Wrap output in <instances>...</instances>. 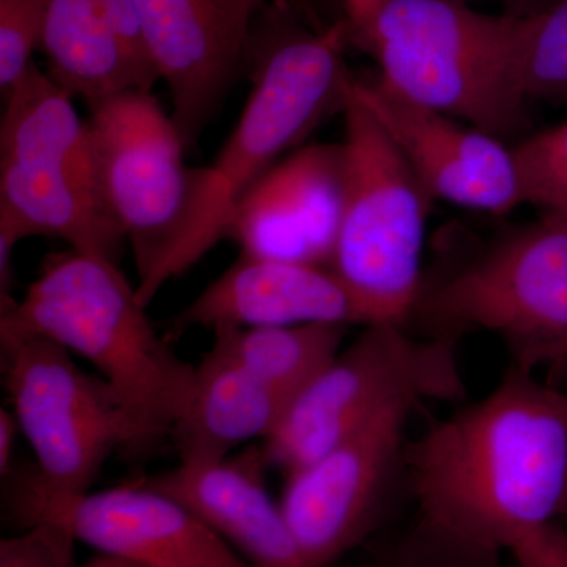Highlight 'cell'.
I'll list each match as a JSON object with an SVG mask.
<instances>
[{"instance_id":"11","label":"cell","mask_w":567,"mask_h":567,"mask_svg":"<svg viewBox=\"0 0 567 567\" xmlns=\"http://www.w3.org/2000/svg\"><path fill=\"white\" fill-rule=\"evenodd\" d=\"M353 89L432 200L494 215L522 205L513 148L502 140L405 99L380 78Z\"/></svg>"},{"instance_id":"4","label":"cell","mask_w":567,"mask_h":567,"mask_svg":"<svg viewBox=\"0 0 567 567\" xmlns=\"http://www.w3.org/2000/svg\"><path fill=\"white\" fill-rule=\"evenodd\" d=\"M347 14L380 80L405 99L498 140L524 125L528 102L513 73L517 14L457 0H347Z\"/></svg>"},{"instance_id":"24","label":"cell","mask_w":567,"mask_h":567,"mask_svg":"<svg viewBox=\"0 0 567 567\" xmlns=\"http://www.w3.org/2000/svg\"><path fill=\"white\" fill-rule=\"evenodd\" d=\"M522 204L567 210V121L513 148Z\"/></svg>"},{"instance_id":"13","label":"cell","mask_w":567,"mask_h":567,"mask_svg":"<svg viewBox=\"0 0 567 567\" xmlns=\"http://www.w3.org/2000/svg\"><path fill=\"white\" fill-rule=\"evenodd\" d=\"M142 31L186 148L219 106L260 0H136Z\"/></svg>"},{"instance_id":"29","label":"cell","mask_w":567,"mask_h":567,"mask_svg":"<svg viewBox=\"0 0 567 567\" xmlns=\"http://www.w3.org/2000/svg\"><path fill=\"white\" fill-rule=\"evenodd\" d=\"M546 371L547 380L563 386V382L567 380V346L547 364Z\"/></svg>"},{"instance_id":"26","label":"cell","mask_w":567,"mask_h":567,"mask_svg":"<svg viewBox=\"0 0 567 567\" xmlns=\"http://www.w3.org/2000/svg\"><path fill=\"white\" fill-rule=\"evenodd\" d=\"M78 539L59 522H40L0 540V567H78Z\"/></svg>"},{"instance_id":"8","label":"cell","mask_w":567,"mask_h":567,"mask_svg":"<svg viewBox=\"0 0 567 567\" xmlns=\"http://www.w3.org/2000/svg\"><path fill=\"white\" fill-rule=\"evenodd\" d=\"M465 394L457 344L417 336L404 324H368L295 395L260 454L265 465L289 476L388 410Z\"/></svg>"},{"instance_id":"30","label":"cell","mask_w":567,"mask_h":567,"mask_svg":"<svg viewBox=\"0 0 567 567\" xmlns=\"http://www.w3.org/2000/svg\"><path fill=\"white\" fill-rule=\"evenodd\" d=\"M87 567H142L134 565V563L125 561V559H118L114 557H100L95 559V561L91 563Z\"/></svg>"},{"instance_id":"12","label":"cell","mask_w":567,"mask_h":567,"mask_svg":"<svg viewBox=\"0 0 567 567\" xmlns=\"http://www.w3.org/2000/svg\"><path fill=\"white\" fill-rule=\"evenodd\" d=\"M346 192L342 142L306 145L238 197L229 237L244 248L241 256L330 267Z\"/></svg>"},{"instance_id":"25","label":"cell","mask_w":567,"mask_h":567,"mask_svg":"<svg viewBox=\"0 0 567 567\" xmlns=\"http://www.w3.org/2000/svg\"><path fill=\"white\" fill-rule=\"evenodd\" d=\"M50 0H0V87L7 93L32 65Z\"/></svg>"},{"instance_id":"3","label":"cell","mask_w":567,"mask_h":567,"mask_svg":"<svg viewBox=\"0 0 567 567\" xmlns=\"http://www.w3.org/2000/svg\"><path fill=\"white\" fill-rule=\"evenodd\" d=\"M93 155L104 199L136 262L147 308L164 284L229 237L234 204L213 167H189L186 145L151 92L91 107Z\"/></svg>"},{"instance_id":"19","label":"cell","mask_w":567,"mask_h":567,"mask_svg":"<svg viewBox=\"0 0 567 567\" xmlns=\"http://www.w3.org/2000/svg\"><path fill=\"white\" fill-rule=\"evenodd\" d=\"M40 48L52 80L91 107L125 92H151L156 82L112 32L99 0H50Z\"/></svg>"},{"instance_id":"17","label":"cell","mask_w":567,"mask_h":567,"mask_svg":"<svg viewBox=\"0 0 567 567\" xmlns=\"http://www.w3.org/2000/svg\"><path fill=\"white\" fill-rule=\"evenodd\" d=\"M32 235L62 238L74 251L118 264L126 238L96 174L71 167L0 162V248Z\"/></svg>"},{"instance_id":"23","label":"cell","mask_w":567,"mask_h":567,"mask_svg":"<svg viewBox=\"0 0 567 567\" xmlns=\"http://www.w3.org/2000/svg\"><path fill=\"white\" fill-rule=\"evenodd\" d=\"M506 551L477 546L417 516L380 547L379 567H506Z\"/></svg>"},{"instance_id":"5","label":"cell","mask_w":567,"mask_h":567,"mask_svg":"<svg viewBox=\"0 0 567 567\" xmlns=\"http://www.w3.org/2000/svg\"><path fill=\"white\" fill-rule=\"evenodd\" d=\"M409 330L457 344L494 334L511 363L536 371L567 346V210L499 235L423 279Z\"/></svg>"},{"instance_id":"28","label":"cell","mask_w":567,"mask_h":567,"mask_svg":"<svg viewBox=\"0 0 567 567\" xmlns=\"http://www.w3.org/2000/svg\"><path fill=\"white\" fill-rule=\"evenodd\" d=\"M20 431V424H18L14 413L7 412L6 409L0 410V473L2 476L10 473L13 446Z\"/></svg>"},{"instance_id":"6","label":"cell","mask_w":567,"mask_h":567,"mask_svg":"<svg viewBox=\"0 0 567 567\" xmlns=\"http://www.w3.org/2000/svg\"><path fill=\"white\" fill-rule=\"evenodd\" d=\"M0 353L3 385L37 457L32 475L7 496L9 516L24 529L91 492L111 454L128 450L130 423L111 386L58 342L0 331Z\"/></svg>"},{"instance_id":"9","label":"cell","mask_w":567,"mask_h":567,"mask_svg":"<svg viewBox=\"0 0 567 567\" xmlns=\"http://www.w3.org/2000/svg\"><path fill=\"white\" fill-rule=\"evenodd\" d=\"M349 40L346 21L336 22L323 31L284 33L257 59L240 121L212 166L234 207L279 156L344 110L353 84L344 59Z\"/></svg>"},{"instance_id":"14","label":"cell","mask_w":567,"mask_h":567,"mask_svg":"<svg viewBox=\"0 0 567 567\" xmlns=\"http://www.w3.org/2000/svg\"><path fill=\"white\" fill-rule=\"evenodd\" d=\"M78 543L142 567H251L188 506L141 481L55 506Z\"/></svg>"},{"instance_id":"1","label":"cell","mask_w":567,"mask_h":567,"mask_svg":"<svg viewBox=\"0 0 567 567\" xmlns=\"http://www.w3.org/2000/svg\"><path fill=\"white\" fill-rule=\"evenodd\" d=\"M417 516L509 551L567 516V391L511 363L491 393L434 421L405 447Z\"/></svg>"},{"instance_id":"27","label":"cell","mask_w":567,"mask_h":567,"mask_svg":"<svg viewBox=\"0 0 567 567\" xmlns=\"http://www.w3.org/2000/svg\"><path fill=\"white\" fill-rule=\"evenodd\" d=\"M507 555L516 567H567V532L559 524L547 525L522 537Z\"/></svg>"},{"instance_id":"22","label":"cell","mask_w":567,"mask_h":567,"mask_svg":"<svg viewBox=\"0 0 567 567\" xmlns=\"http://www.w3.org/2000/svg\"><path fill=\"white\" fill-rule=\"evenodd\" d=\"M513 73L528 103H567V0L518 17Z\"/></svg>"},{"instance_id":"21","label":"cell","mask_w":567,"mask_h":567,"mask_svg":"<svg viewBox=\"0 0 567 567\" xmlns=\"http://www.w3.org/2000/svg\"><path fill=\"white\" fill-rule=\"evenodd\" d=\"M347 330L342 323L219 327L213 344L293 399L338 357Z\"/></svg>"},{"instance_id":"20","label":"cell","mask_w":567,"mask_h":567,"mask_svg":"<svg viewBox=\"0 0 567 567\" xmlns=\"http://www.w3.org/2000/svg\"><path fill=\"white\" fill-rule=\"evenodd\" d=\"M7 95L0 126V162L59 164L99 174L89 122L73 96L32 63Z\"/></svg>"},{"instance_id":"18","label":"cell","mask_w":567,"mask_h":567,"mask_svg":"<svg viewBox=\"0 0 567 567\" xmlns=\"http://www.w3.org/2000/svg\"><path fill=\"white\" fill-rule=\"evenodd\" d=\"M290 401L213 344L196 365L192 404L171 432L181 464H218L240 443L267 439Z\"/></svg>"},{"instance_id":"2","label":"cell","mask_w":567,"mask_h":567,"mask_svg":"<svg viewBox=\"0 0 567 567\" xmlns=\"http://www.w3.org/2000/svg\"><path fill=\"white\" fill-rule=\"evenodd\" d=\"M0 331L37 334L99 369L130 423L125 454L169 439L192 404L196 365L155 330L118 264L74 251L51 256L21 301L0 298Z\"/></svg>"},{"instance_id":"10","label":"cell","mask_w":567,"mask_h":567,"mask_svg":"<svg viewBox=\"0 0 567 567\" xmlns=\"http://www.w3.org/2000/svg\"><path fill=\"white\" fill-rule=\"evenodd\" d=\"M416 406L401 405L287 476L279 505L303 567H333L364 544L405 487L406 425Z\"/></svg>"},{"instance_id":"7","label":"cell","mask_w":567,"mask_h":567,"mask_svg":"<svg viewBox=\"0 0 567 567\" xmlns=\"http://www.w3.org/2000/svg\"><path fill=\"white\" fill-rule=\"evenodd\" d=\"M342 112L347 192L330 268L352 290L364 327H406L423 286L432 199L353 84Z\"/></svg>"},{"instance_id":"16","label":"cell","mask_w":567,"mask_h":567,"mask_svg":"<svg viewBox=\"0 0 567 567\" xmlns=\"http://www.w3.org/2000/svg\"><path fill=\"white\" fill-rule=\"evenodd\" d=\"M260 450L212 465H178L144 477L174 496L218 533L251 567H303L281 505L268 495Z\"/></svg>"},{"instance_id":"15","label":"cell","mask_w":567,"mask_h":567,"mask_svg":"<svg viewBox=\"0 0 567 567\" xmlns=\"http://www.w3.org/2000/svg\"><path fill=\"white\" fill-rule=\"evenodd\" d=\"M363 324L352 290L327 265L241 256L167 323L175 336L189 328L264 324Z\"/></svg>"}]
</instances>
